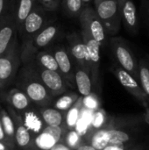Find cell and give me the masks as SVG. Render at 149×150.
<instances>
[{
	"instance_id": "obj_1",
	"label": "cell",
	"mask_w": 149,
	"mask_h": 150,
	"mask_svg": "<svg viewBox=\"0 0 149 150\" xmlns=\"http://www.w3.org/2000/svg\"><path fill=\"white\" fill-rule=\"evenodd\" d=\"M17 84L29 99L36 104H47L53 97L40 79L31 62L24 63L19 69Z\"/></svg>"
},
{
	"instance_id": "obj_2",
	"label": "cell",
	"mask_w": 149,
	"mask_h": 150,
	"mask_svg": "<svg viewBox=\"0 0 149 150\" xmlns=\"http://www.w3.org/2000/svg\"><path fill=\"white\" fill-rule=\"evenodd\" d=\"M60 26L57 24L48 23L23 47H19L21 63H26L32 60L35 54L48 47L59 36Z\"/></svg>"
},
{
	"instance_id": "obj_3",
	"label": "cell",
	"mask_w": 149,
	"mask_h": 150,
	"mask_svg": "<svg viewBox=\"0 0 149 150\" xmlns=\"http://www.w3.org/2000/svg\"><path fill=\"white\" fill-rule=\"evenodd\" d=\"M94 10L108 36H115L121 27L119 0H93Z\"/></svg>"
},
{
	"instance_id": "obj_4",
	"label": "cell",
	"mask_w": 149,
	"mask_h": 150,
	"mask_svg": "<svg viewBox=\"0 0 149 150\" xmlns=\"http://www.w3.org/2000/svg\"><path fill=\"white\" fill-rule=\"evenodd\" d=\"M47 11L40 4H36L31 13L18 29V36L20 38L19 47H25L29 41L49 22Z\"/></svg>"
},
{
	"instance_id": "obj_5",
	"label": "cell",
	"mask_w": 149,
	"mask_h": 150,
	"mask_svg": "<svg viewBox=\"0 0 149 150\" xmlns=\"http://www.w3.org/2000/svg\"><path fill=\"white\" fill-rule=\"evenodd\" d=\"M109 42L112 53L117 61V64L138 80V59L128 41L122 37L112 36Z\"/></svg>"
},
{
	"instance_id": "obj_6",
	"label": "cell",
	"mask_w": 149,
	"mask_h": 150,
	"mask_svg": "<svg viewBox=\"0 0 149 150\" xmlns=\"http://www.w3.org/2000/svg\"><path fill=\"white\" fill-rule=\"evenodd\" d=\"M20 64L19 42L17 36L8 49L0 55V87L5 86L13 81Z\"/></svg>"
},
{
	"instance_id": "obj_7",
	"label": "cell",
	"mask_w": 149,
	"mask_h": 150,
	"mask_svg": "<svg viewBox=\"0 0 149 150\" xmlns=\"http://www.w3.org/2000/svg\"><path fill=\"white\" fill-rule=\"evenodd\" d=\"M78 18L82 30L87 32L95 40L99 43L101 47H105L107 42L108 35L94 8L90 5H85Z\"/></svg>"
},
{
	"instance_id": "obj_8",
	"label": "cell",
	"mask_w": 149,
	"mask_h": 150,
	"mask_svg": "<svg viewBox=\"0 0 149 150\" xmlns=\"http://www.w3.org/2000/svg\"><path fill=\"white\" fill-rule=\"evenodd\" d=\"M81 35L86 47L87 62L92 80L93 86L99 85V74H100V49L101 46L87 32L81 29Z\"/></svg>"
},
{
	"instance_id": "obj_9",
	"label": "cell",
	"mask_w": 149,
	"mask_h": 150,
	"mask_svg": "<svg viewBox=\"0 0 149 150\" xmlns=\"http://www.w3.org/2000/svg\"><path fill=\"white\" fill-rule=\"evenodd\" d=\"M112 72L119 80L120 84L133 96L144 107H149V100L142 90L139 81L129 72L125 70L118 64H114L112 68Z\"/></svg>"
},
{
	"instance_id": "obj_10",
	"label": "cell",
	"mask_w": 149,
	"mask_h": 150,
	"mask_svg": "<svg viewBox=\"0 0 149 150\" xmlns=\"http://www.w3.org/2000/svg\"><path fill=\"white\" fill-rule=\"evenodd\" d=\"M28 62L32 63L40 79L46 86V88L48 90V91L52 94V96L60 95L61 93H64V91H66L67 87L69 84L60 72L42 69L35 65L32 62Z\"/></svg>"
},
{
	"instance_id": "obj_11",
	"label": "cell",
	"mask_w": 149,
	"mask_h": 150,
	"mask_svg": "<svg viewBox=\"0 0 149 150\" xmlns=\"http://www.w3.org/2000/svg\"><path fill=\"white\" fill-rule=\"evenodd\" d=\"M67 40V50L75 64V67L82 68L90 72L88 62L86 47L82 38L81 33L73 32L66 36Z\"/></svg>"
},
{
	"instance_id": "obj_12",
	"label": "cell",
	"mask_w": 149,
	"mask_h": 150,
	"mask_svg": "<svg viewBox=\"0 0 149 150\" xmlns=\"http://www.w3.org/2000/svg\"><path fill=\"white\" fill-rule=\"evenodd\" d=\"M121 24L132 35L135 36L140 31V20L137 6L133 0H119Z\"/></svg>"
},
{
	"instance_id": "obj_13",
	"label": "cell",
	"mask_w": 149,
	"mask_h": 150,
	"mask_svg": "<svg viewBox=\"0 0 149 150\" xmlns=\"http://www.w3.org/2000/svg\"><path fill=\"white\" fill-rule=\"evenodd\" d=\"M54 54L60 73L68 83L69 85L75 83V64L67 50V47L63 45H56L49 48Z\"/></svg>"
},
{
	"instance_id": "obj_14",
	"label": "cell",
	"mask_w": 149,
	"mask_h": 150,
	"mask_svg": "<svg viewBox=\"0 0 149 150\" xmlns=\"http://www.w3.org/2000/svg\"><path fill=\"white\" fill-rule=\"evenodd\" d=\"M18 36V27L11 11L0 23V55L10 47L13 40Z\"/></svg>"
},
{
	"instance_id": "obj_15",
	"label": "cell",
	"mask_w": 149,
	"mask_h": 150,
	"mask_svg": "<svg viewBox=\"0 0 149 150\" xmlns=\"http://www.w3.org/2000/svg\"><path fill=\"white\" fill-rule=\"evenodd\" d=\"M37 0H15L12 1L11 13L13 16L18 29L37 4Z\"/></svg>"
},
{
	"instance_id": "obj_16",
	"label": "cell",
	"mask_w": 149,
	"mask_h": 150,
	"mask_svg": "<svg viewBox=\"0 0 149 150\" xmlns=\"http://www.w3.org/2000/svg\"><path fill=\"white\" fill-rule=\"evenodd\" d=\"M75 83L77 87L79 93L85 97L92 92L93 83L90 74L88 70L82 68H75Z\"/></svg>"
},
{
	"instance_id": "obj_17",
	"label": "cell",
	"mask_w": 149,
	"mask_h": 150,
	"mask_svg": "<svg viewBox=\"0 0 149 150\" xmlns=\"http://www.w3.org/2000/svg\"><path fill=\"white\" fill-rule=\"evenodd\" d=\"M30 62H33L35 65H37L42 69L60 72L58 65H57V62H56L54 54H52V52L49 49L39 51L37 54H34V56L32 58V60Z\"/></svg>"
},
{
	"instance_id": "obj_18",
	"label": "cell",
	"mask_w": 149,
	"mask_h": 150,
	"mask_svg": "<svg viewBox=\"0 0 149 150\" xmlns=\"http://www.w3.org/2000/svg\"><path fill=\"white\" fill-rule=\"evenodd\" d=\"M138 80L149 100V55L146 54L138 60Z\"/></svg>"
},
{
	"instance_id": "obj_19",
	"label": "cell",
	"mask_w": 149,
	"mask_h": 150,
	"mask_svg": "<svg viewBox=\"0 0 149 150\" xmlns=\"http://www.w3.org/2000/svg\"><path fill=\"white\" fill-rule=\"evenodd\" d=\"M7 98L9 99L13 108L18 111H23L26 109L31 102L29 98L25 95V93L18 89L11 90L7 95Z\"/></svg>"
},
{
	"instance_id": "obj_20",
	"label": "cell",
	"mask_w": 149,
	"mask_h": 150,
	"mask_svg": "<svg viewBox=\"0 0 149 150\" xmlns=\"http://www.w3.org/2000/svg\"><path fill=\"white\" fill-rule=\"evenodd\" d=\"M61 4L63 12L71 18H78L85 6L83 0H61Z\"/></svg>"
},
{
	"instance_id": "obj_21",
	"label": "cell",
	"mask_w": 149,
	"mask_h": 150,
	"mask_svg": "<svg viewBox=\"0 0 149 150\" xmlns=\"http://www.w3.org/2000/svg\"><path fill=\"white\" fill-rule=\"evenodd\" d=\"M41 117L47 126L61 127L63 121V117L61 111L55 108H47L41 111Z\"/></svg>"
},
{
	"instance_id": "obj_22",
	"label": "cell",
	"mask_w": 149,
	"mask_h": 150,
	"mask_svg": "<svg viewBox=\"0 0 149 150\" xmlns=\"http://www.w3.org/2000/svg\"><path fill=\"white\" fill-rule=\"evenodd\" d=\"M77 99H78V96L74 92L64 94L55 101L54 108L61 112H66L74 105V104L77 101Z\"/></svg>"
},
{
	"instance_id": "obj_23",
	"label": "cell",
	"mask_w": 149,
	"mask_h": 150,
	"mask_svg": "<svg viewBox=\"0 0 149 150\" xmlns=\"http://www.w3.org/2000/svg\"><path fill=\"white\" fill-rule=\"evenodd\" d=\"M82 98H78L77 101L74 104V105L68 110V113L66 116V124L69 128H75V126L80 117V111L82 108Z\"/></svg>"
},
{
	"instance_id": "obj_24",
	"label": "cell",
	"mask_w": 149,
	"mask_h": 150,
	"mask_svg": "<svg viewBox=\"0 0 149 150\" xmlns=\"http://www.w3.org/2000/svg\"><path fill=\"white\" fill-rule=\"evenodd\" d=\"M105 128L106 126L100 129H97L92 134L90 146H92L96 150H103L106 146H108V142L105 138Z\"/></svg>"
},
{
	"instance_id": "obj_25",
	"label": "cell",
	"mask_w": 149,
	"mask_h": 150,
	"mask_svg": "<svg viewBox=\"0 0 149 150\" xmlns=\"http://www.w3.org/2000/svg\"><path fill=\"white\" fill-rule=\"evenodd\" d=\"M56 143L58 142L53 136L43 131L35 139V146L40 150H50Z\"/></svg>"
},
{
	"instance_id": "obj_26",
	"label": "cell",
	"mask_w": 149,
	"mask_h": 150,
	"mask_svg": "<svg viewBox=\"0 0 149 150\" xmlns=\"http://www.w3.org/2000/svg\"><path fill=\"white\" fill-rule=\"evenodd\" d=\"M15 140L17 144L21 148H25L30 144L31 142L30 133L28 132L27 128L25 127L23 125H19L17 127L15 133Z\"/></svg>"
},
{
	"instance_id": "obj_27",
	"label": "cell",
	"mask_w": 149,
	"mask_h": 150,
	"mask_svg": "<svg viewBox=\"0 0 149 150\" xmlns=\"http://www.w3.org/2000/svg\"><path fill=\"white\" fill-rule=\"evenodd\" d=\"M2 126L4 132L5 134V136H8L9 138H13L15 136V128H14V123L11 117L5 113V112H2V117H1Z\"/></svg>"
},
{
	"instance_id": "obj_28",
	"label": "cell",
	"mask_w": 149,
	"mask_h": 150,
	"mask_svg": "<svg viewBox=\"0 0 149 150\" xmlns=\"http://www.w3.org/2000/svg\"><path fill=\"white\" fill-rule=\"evenodd\" d=\"M82 105L84 108L91 110L93 112L99 109V100L97 96L91 92L89 95L82 98Z\"/></svg>"
},
{
	"instance_id": "obj_29",
	"label": "cell",
	"mask_w": 149,
	"mask_h": 150,
	"mask_svg": "<svg viewBox=\"0 0 149 150\" xmlns=\"http://www.w3.org/2000/svg\"><path fill=\"white\" fill-rule=\"evenodd\" d=\"M106 120V114L102 109H98L93 112L92 120L90 122V126L94 129H100L105 126Z\"/></svg>"
},
{
	"instance_id": "obj_30",
	"label": "cell",
	"mask_w": 149,
	"mask_h": 150,
	"mask_svg": "<svg viewBox=\"0 0 149 150\" xmlns=\"http://www.w3.org/2000/svg\"><path fill=\"white\" fill-rule=\"evenodd\" d=\"M80 139H81V136L76 133V131L75 129L69 131L68 133L67 136H66V143H67V146L69 147L70 149L76 148V146L79 144Z\"/></svg>"
},
{
	"instance_id": "obj_31",
	"label": "cell",
	"mask_w": 149,
	"mask_h": 150,
	"mask_svg": "<svg viewBox=\"0 0 149 150\" xmlns=\"http://www.w3.org/2000/svg\"><path fill=\"white\" fill-rule=\"evenodd\" d=\"M37 1L47 11H54L58 10V8L60 7L61 0H37Z\"/></svg>"
},
{
	"instance_id": "obj_32",
	"label": "cell",
	"mask_w": 149,
	"mask_h": 150,
	"mask_svg": "<svg viewBox=\"0 0 149 150\" xmlns=\"http://www.w3.org/2000/svg\"><path fill=\"white\" fill-rule=\"evenodd\" d=\"M43 132L50 134L51 136H53L55 141L57 142H60V140L61 139V135H62V128L61 127H51V126H47L43 130Z\"/></svg>"
},
{
	"instance_id": "obj_33",
	"label": "cell",
	"mask_w": 149,
	"mask_h": 150,
	"mask_svg": "<svg viewBox=\"0 0 149 150\" xmlns=\"http://www.w3.org/2000/svg\"><path fill=\"white\" fill-rule=\"evenodd\" d=\"M13 0H0V23L9 13Z\"/></svg>"
},
{
	"instance_id": "obj_34",
	"label": "cell",
	"mask_w": 149,
	"mask_h": 150,
	"mask_svg": "<svg viewBox=\"0 0 149 150\" xmlns=\"http://www.w3.org/2000/svg\"><path fill=\"white\" fill-rule=\"evenodd\" d=\"M103 150H131V144H126V145H108Z\"/></svg>"
},
{
	"instance_id": "obj_35",
	"label": "cell",
	"mask_w": 149,
	"mask_h": 150,
	"mask_svg": "<svg viewBox=\"0 0 149 150\" xmlns=\"http://www.w3.org/2000/svg\"><path fill=\"white\" fill-rule=\"evenodd\" d=\"M50 150H71V149L69 147H68L67 145L65 144H62V143H56L52 149Z\"/></svg>"
},
{
	"instance_id": "obj_36",
	"label": "cell",
	"mask_w": 149,
	"mask_h": 150,
	"mask_svg": "<svg viewBox=\"0 0 149 150\" xmlns=\"http://www.w3.org/2000/svg\"><path fill=\"white\" fill-rule=\"evenodd\" d=\"M5 139H6V136H5V134L4 132L2 121H1V118H0V142H4V141H5Z\"/></svg>"
},
{
	"instance_id": "obj_37",
	"label": "cell",
	"mask_w": 149,
	"mask_h": 150,
	"mask_svg": "<svg viewBox=\"0 0 149 150\" xmlns=\"http://www.w3.org/2000/svg\"><path fill=\"white\" fill-rule=\"evenodd\" d=\"M76 150H96L92 146L90 145H82L80 147H78Z\"/></svg>"
},
{
	"instance_id": "obj_38",
	"label": "cell",
	"mask_w": 149,
	"mask_h": 150,
	"mask_svg": "<svg viewBox=\"0 0 149 150\" xmlns=\"http://www.w3.org/2000/svg\"><path fill=\"white\" fill-rule=\"evenodd\" d=\"M144 119H145V121H146L148 124H149V107H147V108H146V113H145Z\"/></svg>"
},
{
	"instance_id": "obj_39",
	"label": "cell",
	"mask_w": 149,
	"mask_h": 150,
	"mask_svg": "<svg viewBox=\"0 0 149 150\" xmlns=\"http://www.w3.org/2000/svg\"><path fill=\"white\" fill-rule=\"evenodd\" d=\"M0 150H8V148L4 145L3 142H0Z\"/></svg>"
},
{
	"instance_id": "obj_40",
	"label": "cell",
	"mask_w": 149,
	"mask_h": 150,
	"mask_svg": "<svg viewBox=\"0 0 149 150\" xmlns=\"http://www.w3.org/2000/svg\"><path fill=\"white\" fill-rule=\"evenodd\" d=\"M147 14H148V18L149 20V0L147 1Z\"/></svg>"
},
{
	"instance_id": "obj_41",
	"label": "cell",
	"mask_w": 149,
	"mask_h": 150,
	"mask_svg": "<svg viewBox=\"0 0 149 150\" xmlns=\"http://www.w3.org/2000/svg\"><path fill=\"white\" fill-rule=\"evenodd\" d=\"M83 3H84L85 5H89V4H90L92 0H83Z\"/></svg>"
}]
</instances>
